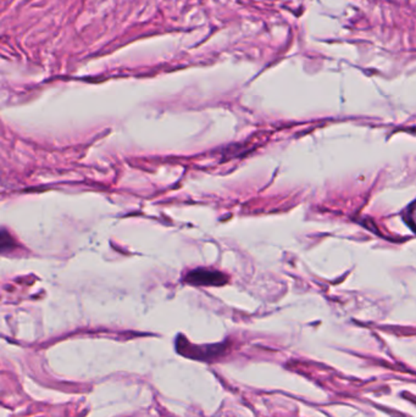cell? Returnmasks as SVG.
<instances>
[{
  "instance_id": "obj_2",
  "label": "cell",
  "mask_w": 416,
  "mask_h": 417,
  "mask_svg": "<svg viewBox=\"0 0 416 417\" xmlns=\"http://www.w3.org/2000/svg\"><path fill=\"white\" fill-rule=\"evenodd\" d=\"M408 220L410 222V225L414 227V230L416 231V202L411 205L408 211Z\"/></svg>"
},
{
  "instance_id": "obj_1",
  "label": "cell",
  "mask_w": 416,
  "mask_h": 417,
  "mask_svg": "<svg viewBox=\"0 0 416 417\" xmlns=\"http://www.w3.org/2000/svg\"><path fill=\"white\" fill-rule=\"evenodd\" d=\"M185 281L193 286H213L219 287L229 282V276L210 268H196L186 275Z\"/></svg>"
}]
</instances>
